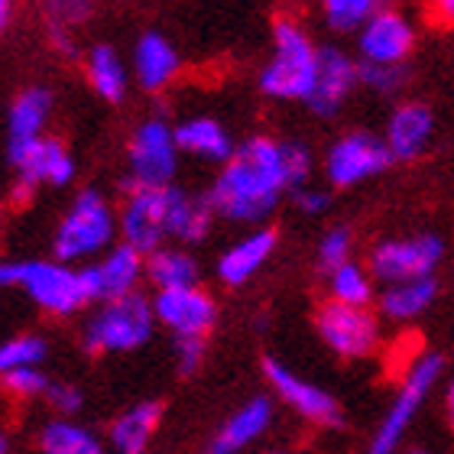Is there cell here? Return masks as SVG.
<instances>
[{
  "instance_id": "cell-35",
  "label": "cell",
  "mask_w": 454,
  "mask_h": 454,
  "mask_svg": "<svg viewBox=\"0 0 454 454\" xmlns=\"http://www.w3.org/2000/svg\"><path fill=\"white\" fill-rule=\"evenodd\" d=\"M357 78L360 85L373 88L380 95H389V91H396L406 82V72H403V66H370V62H360Z\"/></svg>"
},
{
  "instance_id": "cell-38",
  "label": "cell",
  "mask_w": 454,
  "mask_h": 454,
  "mask_svg": "<svg viewBox=\"0 0 454 454\" xmlns=\"http://www.w3.org/2000/svg\"><path fill=\"white\" fill-rule=\"evenodd\" d=\"M27 279V260H0V289L23 286Z\"/></svg>"
},
{
  "instance_id": "cell-20",
  "label": "cell",
  "mask_w": 454,
  "mask_h": 454,
  "mask_svg": "<svg viewBox=\"0 0 454 454\" xmlns=\"http://www.w3.org/2000/svg\"><path fill=\"white\" fill-rule=\"evenodd\" d=\"M270 419H273V406L266 399H250L244 409H237L234 416L221 426V432L215 435L205 454H240L250 442L263 435Z\"/></svg>"
},
{
  "instance_id": "cell-32",
  "label": "cell",
  "mask_w": 454,
  "mask_h": 454,
  "mask_svg": "<svg viewBox=\"0 0 454 454\" xmlns=\"http://www.w3.org/2000/svg\"><path fill=\"white\" fill-rule=\"evenodd\" d=\"M377 10L380 7L373 0H328L325 4V20H328V27L334 33H360Z\"/></svg>"
},
{
  "instance_id": "cell-43",
  "label": "cell",
  "mask_w": 454,
  "mask_h": 454,
  "mask_svg": "<svg viewBox=\"0 0 454 454\" xmlns=\"http://www.w3.org/2000/svg\"><path fill=\"white\" fill-rule=\"evenodd\" d=\"M0 454H7V438H4V432H0Z\"/></svg>"
},
{
  "instance_id": "cell-23",
  "label": "cell",
  "mask_w": 454,
  "mask_h": 454,
  "mask_svg": "<svg viewBox=\"0 0 454 454\" xmlns=\"http://www.w3.org/2000/svg\"><path fill=\"white\" fill-rule=\"evenodd\" d=\"M176 146L208 162L234 160L231 137H227L224 127H221L218 121H211V117H192V121L179 123V127H176Z\"/></svg>"
},
{
  "instance_id": "cell-28",
  "label": "cell",
  "mask_w": 454,
  "mask_h": 454,
  "mask_svg": "<svg viewBox=\"0 0 454 454\" xmlns=\"http://www.w3.org/2000/svg\"><path fill=\"white\" fill-rule=\"evenodd\" d=\"M88 82L105 101H121L127 91V72L111 46H95L88 52Z\"/></svg>"
},
{
  "instance_id": "cell-2",
  "label": "cell",
  "mask_w": 454,
  "mask_h": 454,
  "mask_svg": "<svg viewBox=\"0 0 454 454\" xmlns=\"http://www.w3.org/2000/svg\"><path fill=\"white\" fill-rule=\"evenodd\" d=\"M315 75H318V49L312 46V39L305 36L299 23L279 20L273 59L260 75L263 95L283 98V101H309Z\"/></svg>"
},
{
  "instance_id": "cell-3",
  "label": "cell",
  "mask_w": 454,
  "mask_h": 454,
  "mask_svg": "<svg viewBox=\"0 0 454 454\" xmlns=\"http://www.w3.org/2000/svg\"><path fill=\"white\" fill-rule=\"evenodd\" d=\"M114 231H117V221H114L107 199L101 192L85 189L66 211L56 240H52V250H56L59 263H75V260L101 254L114 240Z\"/></svg>"
},
{
  "instance_id": "cell-39",
  "label": "cell",
  "mask_w": 454,
  "mask_h": 454,
  "mask_svg": "<svg viewBox=\"0 0 454 454\" xmlns=\"http://www.w3.org/2000/svg\"><path fill=\"white\" fill-rule=\"evenodd\" d=\"M295 205L302 211H309V215H322V211L328 208V195L315 189H299L295 192Z\"/></svg>"
},
{
  "instance_id": "cell-33",
  "label": "cell",
  "mask_w": 454,
  "mask_h": 454,
  "mask_svg": "<svg viewBox=\"0 0 454 454\" xmlns=\"http://www.w3.org/2000/svg\"><path fill=\"white\" fill-rule=\"evenodd\" d=\"M348 263H350V231L348 227H332L322 237V244H318V266L332 276L334 270H340V266Z\"/></svg>"
},
{
  "instance_id": "cell-31",
  "label": "cell",
  "mask_w": 454,
  "mask_h": 454,
  "mask_svg": "<svg viewBox=\"0 0 454 454\" xmlns=\"http://www.w3.org/2000/svg\"><path fill=\"white\" fill-rule=\"evenodd\" d=\"M46 357V340L36 334H17L0 344V377L13 370L39 367V360Z\"/></svg>"
},
{
  "instance_id": "cell-19",
  "label": "cell",
  "mask_w": 454,
  "mask_h": 454,
  "mask_svg": "<svg viewBox=\"0 0 454 454\" xmlns=\"http://www.w3.org/2000/svg\"><path fill=\"white\" fill-rule=\"evenodd\" d=\"M52 111V95L49 88H27L23 95H17L13 107H10V160L17 162L33 143L43 140V127Z\"/></svg>"
},
{
  "instance_id": "cell-16",
  "label": "cell",
  "mask_w": 454,
  "mask_h": 454,
  "mask_svg": "<svg viewBox=\"0 0 454 454\" xmlns=\"http://www.w3.org/2000/svg\"><path fill=\"white\" fill-rule=\"evenodd\" d=\"M140 273H143V254H137L127 244L114 247L98 263L85 266L91 299H101V302H117L123 295H133L137 293V283H140Z\"/></svg>"
},
{
  "instance_id": "cell-10",
  "label": "cell",
  "mask_w": 454,
  "mask_h": 454,
  "mask_svg": "<svg viewBox=\"0 0 454 454\" xmlns=\"http://www.w3.org/2000/svg\"><path fill=\"white\" fill-rule=\"evenodd\" d=\"M318 334L340 357H367L380 344V322L370 309L328 302L315 318Z\"/></svg>"
},
{
  "instance_id": "cell-27",
  "label": "cell",
  "mask_w": 454,
  "mask_h": 454,
  "mask_svg": "<svg viewBox=\"0 0 454 454\" xmlns=\"http://www.w3.org/2000/svg\"><path fill=\"white\" fill-rule=\"evenodd\" d=\"M146 276L160 286V293H166V289H189V286L199 283V263L189 254H182V250L160 247L146 260Z\"/></svg>"
},
{
  "instance_id": "cell-14",
  "label": "cell",
  "mask_w": 454,
  "mask_h": 454,
  "mask_svg": "<svg viewBox=\"0 0 454 454\" xmlns=\"http://www.w3.org/2000/svg\"><path fill=\"white\" fill-rule=\"evenodd\" d=\"M360 56L370 66H403L416 46V29L399 10H377L357 36Z\"/></svg>"
},
{
  "instance_id": "cell-21",
  "label": "cell",
  "mask_w": 454,
  "mask_h": 454,
  "mask_svg": "<svg viewBox=\"0 0 454 454\" xmlns=\"http://www.w3.org/2000/svg\"><path fill=\"white\" fill-rule=\"evenodd\" d=\"M133 68L146 91H160L179 72V52L169 46V39L162 33H143L133 49Z\"/></svg>"
},
{
  "instance_id": "cell-42",
  "label": "cell",
  "mask_w": 454,
  "mask_h": 454,
  "mask_svg": "<svg viewBox=\"0 0 454 454\" xmlns=\"http://www.w3.org/2000/svg\"><path fill=\"white\" fill-rule=\"evenodd\" d=\"M7 20H10V4L7 0H0V29L7 27Z\"/></svg>"
},
{
  "instance_id": "cell-41",
  "label": "cell",
  "mask_w": 454,
  "mask_h": 454,
  "mask_svg": "<svg viewBox=\"0 0 454 454\" xmlns=\"http://www.w3.org/2000/svg\"><path fill=\"white\" fill-rule=\"evenodd\" d=\"M448 422H451V428H454V380H451V387H448Z\"/></svg>"
},
{
  "instance_id": "cell-18",
  "label": "cell",
  "mask_w": 454,
  "mask_h": 454,
  "mask_svg": "<svg viewBox=\"0 0 454 454\" xmlns=\"http://www.w3.org/2000/svg\"><path fill=\"white\" fill-rule=\"evenodd\" d=\"M432 130H435L432 111L426 105H419V101H409V105H399L393 111L383 143H387L393 160H416V156L426 153Z\"/></svg>"
},
{
  "instance_id": "cell-36",
  "label": "cell",
  "mask_w": 454,
  "mask_h": 454,
  "mask_svg": "<svg viewBox=\"0 0 454 454\" xmlns=\"http://www.w3.org/2000/svg\"><path fill=\"white\" fill-rule=\"evenodd\" d=\"M205 360V340L201 338H176V367L179 373H195Z\"/></svg>"
},
{
  "instance_id": "cell-17",
  "label": "cell",
  "mask_w": 454,
  "mask_h": 454,
  "mask_svg": "<svg viewBox=\"0 0 454 454\" xmlns=\"http://www.w3.org/2000/svg\"><path fill=\"white\" fill-rule=\"evenodd\" d=\"M357 62H350L348 52H340V49H318V75H315V85H312V95L305 105L312 107L315 114H328L338 111L348 95L354 91L357 85Z\"/></svg>"
},
{
  "instance_id": "cell-5",
  "label": "cell",
  "mask_w": 454,
  "mask_h": 454,
  "mask_svg": "<svg viewBox=\"0 0 454 454\" xmlns=\"http://www.w3.org/2000/svg\"><path fill=\"white\" fill-rule=\"evenodd\" d=\"M442 367H445V360L438 357V354H426V357H419L406 370V380H403V387H399L396 399H393V406H389L387 419H383V426L377 428V435L370 442L367 454H396L399 442L406 435V428L412 426L419 406L435 389L438 377H442Z\"/></svg>"
},
{
  "instance_id": "cell-25",
  "label": "cell",
  "mask_w": 454,
  "mask_h": 454,
  "mask_svg": "<svg viewBox=\"0 0 454 454\" xmlns=\"http://www.w3.org/2000/svg\"><path fill=\"white\" fill-rule=\"evenodd\" d=\"M215 221L208 195H189V192H176V205H172L169 237H179L182 244H199L205 240Z\"/></svg>"
},
{
  "instance_id": "cell-13",
  "label": "cell",
  "mask_w": 454,
  "mask_h": 454,
  "mask_svg": "<svg viewBox=\"0 0 454 454\" xmlns=\"http://www.w3.org/2000/svg\"><path fill=\"white\" fill-rule=\"evenodd\" d=\"M153 315H156L176 338L205 340V334L215 328L218 309H215V299H211L208 293H201L199 286H189V289H166V293L156 295Z\"/></svg>"
},
{
  "instance_id": "cell-30",
  "label": "cell",
  "mask_w": 454,
  "mask_h": 454,
  "mask_svg": "<svg viewBox=\"0 0 454 454\" xmlns=\"http://www.w3.org/2000/svg\"><path fill=\"white\" fill-rule=\"evenodd\" d=\"M373 299V283L364 266L348 263L332 273V302L354 305V309H367Z\"/></svg>"
},
{
  "instance_id": "cell-12",
  "label": "cell",
  "mask_w": 454,
  "mask_h": 454,
  "mask_svg": "<svg viewBox=\"0 0 454 454\" xmlns=\"http://www.w3.org/2000/svg\"><path fill=\"white\" fill-rule=\"evenodd\" d=\"M263 373H266V380H270V387L279 393V399H283L286 406H293L302 419L318 422V426H328V428L340 426V406L332 393H325L322 387H315L309 380L295 377L293 370L273 357L263 360Z\"/></svg>"
},
{
  "instance_id": "cell-34",
  "label": "cell",
  "mask_w": 454,
  "mask_h": 454,
  "mask_svg": "<svg viewBox=\"0 0 454 454\" xmlns=\"http://www.w3.org/2000/svg\"><path fill=\"white\" fill-rule=\"evenodd\" d=\"M0 383H4V389H7L10 396H17V399H33V396H39V393H49V387H52V383L46 380V373H43L39 367L4 373Z\"/></svg>"
},
{
  "instance_id": "cell-7",
  "label": "cell",
  "mask_w": 454,
  "mask_h": 454,
  "mask_svg": "<svg viewBox=\"0 0 454 454\" xmlns=\"http://www.w3.org/2000/svg\"><path fill=\"white\" fill-rule=\"evenodd\" d=\"M23 289L29 299L52 315H75L85 302H91L85 270H72L59 260H27Z\"/></svg>"
},
{
  "instance_id": "cell-24",
  "label": "cell",
  "mask_w": 454,
  "mask_h": 454,
  "mask_svg": "<svg viewBox=\"0 0 454 454\" xmlns=\"http://www.w3.org/2000/svg\"><path fill=\"white\" fill-rule=\"evenodd\" d=\"M162 409L160 403H137L127 412L114 419L111 426V445L121 454H143L160 428Z\"/></svg>"
},
{
  "instance_id": "cell-37",
  "label": "cell",
  "mask_w": 454,
  "mask_h": 454,
  "mask_svg": "<svg viewBox=\"0 0 454 454\" xmlns=\"http://www.w3.org/2000/svg\"><path fill=\"white\" fill-rule=\"evenodd\" d=\"M46 396H49V403H52L59 412H66V416H72V412L82 409V393H78L75 387H68V383H52Z\"/></svg>"
},
{
  "instance_id": "cell-6",
  "label": "cell",
  "mask_w": 454,
  "mask_h": 454,
  "mask_svg": "<svg viewBox=\"0 0 454 454\" xmlns=\"http://www.w3.org/2000/svg\"><path fill=\"white\" fill-rule=\"evenodd\" d=\"M176 192L179 189H172V185H166V189H130V199H127L121 215V231L127 247L146 256L160 250V244L169 237Z\"/></svg>"
},
{
  "instance_id": "cell-29",
  "label": "cell",
  "mask_w": 454,
  "mask_h": 454,
  "mask_svg": "<svg viewBox=\"0 0 454 454\" xmlns=\"http://www.w3.org/2000/svg\"><path fill=\"white\" fill-rule=\"evenodd\" d=\"M39 448L43 454H101V442L85 426H75L72 419L49 422L39 435Z\"/></svg>"
},
{
  "instance_id": "cell-44",
  "label": "cell",
  "mask_w": 454,
  "mask_h": 454,
  "mask_svg": "<svg viewBox=\"0 0 454 454\" xmlns=\"http://www.w3.org/2000/svg\"><path fill=\"white\" fill-rule=\"evenodd\" d=\"M0 221H4V205H0Z\"/></svg>"
},
{
  "instance_id": "cell-11",
  "label": "cell",
  "mask_w": 454,
  "mask_h": 454,
  "mask_svg": "<svg viewBox=\"0 0 454 454\" xmlns=\"http://www.w3.org/2000/svg\"><path fill=\"white\" fill-rule=\"evenodd\" d=\"M393 162L387 143L373 137V133H348L328 150V160H325V169H328V179L338 189H350V185H360V182L373 179L377 172H383Z\"/></svg>"
},
{
  "instance_id": "cell-45",
  "label": "cell",
  "mask_w": 454,
  "mask_h": 454,
  "mask_svg": "<svg viewBox=\"0 0 454 454\" xmlns=\"http://www.w3.org/2000/svg\"><path fill=\"white\" fill-rule=\"evenodd\" d=\"M412 454H426V451H412Z\"/></svg>"
},
{
  "instance_id": "cell-15",
  "label": "cell",
  "mask_w": 454,
  "mask_h": 454,
  "mask_svg": "<svg viewBox=\"0 0 454 454\" xmlns=\"http://www.w3.org/2000/svg\"><path fill=\"white\" fill-rule=\"evenodd\" d=\"M17 199H29L36 185L49 182V185H68L75 176V160L68 156V150L52 137H43L39 143H33L17 162Z\"/></svg>"
},
{
  "instance_id": "cell-40",
  "label": "cell",
  "mask_w": 454,
  "mask_h": 454,
  "mask_svg": "<svg viewBox=\"0 0 454 454\" xmlns=\"http://www.w3.org/2000/svg\"><path fill=\"white\" fill-rule=\"evenodd\" d=\"M435 13L445 20V23H451V27H454V0H442V4L435 7Z\"/></svg>"
},
{
  "instance_id": "cell-1",
  "label": "cell",
  "mask_w": 454,
  "mask_h": 454,
  "mask_svg": "<svg viewBox=\"0 0 454 454\" xmlns=\"http://www.w3.org/2000/svg\"><path fill=\"white\" fill-rule=\"evenodd\" d=\"M312 156L302 143H279L256 137L221 169L208 192L211 208L231 221H263L279 201V192L305 189Z\"/></svg>"
},
{
  "instance_id": "cell-9",
  "label": "cell",
  "mask_w": 454,
  "mask_h": 454,
  "mask_svg": "<svg viewBox=\"0 0 454 454\" xmlns=\"http://www.w3.org/2000/svg\"><path fill=\"white\" fill-rule=\"evenodd\" d=\"M176 130L146 121L130 140V189H166L176 176Z\"/></svg>"
},
{
  "instance_id": "cell-4",
  "label": "cell",
  "mask_w": 454,
  "mask_h": 454,
  "mask_svg": "<svg viewBox=\"0 0 454 454\" xmlns=\"http://www.w3.org/2000/svg\"><path fill=\"white\" fill-rule=\"evenodd\" d=\"M153 334V305L140 293L123 295L117 302H105V309L88 322L85 348L91 354L107 350H137Z\"/></svg>"
},
{
  "instance_id": "cell-26",
  "label": "cell",
  "mask_w": 454,
  "mask_h": 454,
  "mask_svg": "<svg viewBox=\"0 0 454 454\" xmlns=\"http://www.w3.org/2000/svg\"><path fill=\"white\" fill-rule=\"evenodd\" d=\"M435 293L438 286L432 276L428 279H409V283L387 286V293L380 295V312L393 318V322H409V318L422 315L428 305L435 302Z\"/></svg>"
},
{
  "instance_id": "cell-8",
  "label": "cell",
  "mask_w": 454,
  "mask_h": 454,
  "mask_svg": "<svg viewBox=\"0 0 454 454\" xmlns=\"http://www.w3.org/2000/svg\"><path fill=\"white\" fill-rule=\"evenodd\" d=\"M445 254V247L435 234H416V237H396L383 240L370 254V270L377 279L387 286L409 283V279H428Z\"/></svg>"
},
{
  "instance_id": "cell-22",
  "label": "cell",
  "mask_w": 454,
  "mask_h": 454,
  "mask_svg": "<svg viewBox=\"0 0 454 454\" xmlns=\"http://www.w3.org/2000/svg\"><path fill=\"white\" fill-rule=\"evenodd\" d=\"M276 247L273 231H254L250 237H244L237 247H231L218 263V276L224 286H244L250 276H256V270L270 260Z\"/></svg>"
}]
</instances>
